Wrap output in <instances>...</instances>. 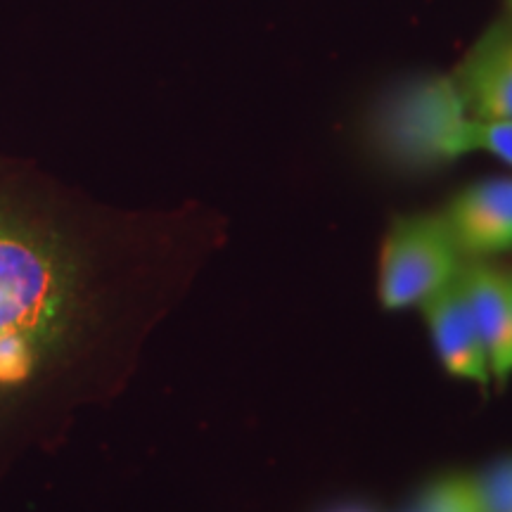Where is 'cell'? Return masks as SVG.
<instances>
[{"label":"cell","mask_w":512,"mask_h":512,"mask_svg":"<svg viewBox=\"0 0 512 512\" xmlns=\"http://www.w3.org/2000/svg\"><path fill=\"white\" fill-rule=\"evenodd\" d=\"M67 304V278L55 256L19 235L0 233V335L46 339Z\"/></svg>","instance_id":"cell-3"},{"label":"cell","mask_w":512,"mask_h":512,"mask_svg":"<svg viewBox=\"0 0 512 512\" xmlns=\"http://www.w3.org/2000/svg\"><path fill=\"white\" fill-rule=\"evenodd\" d=\"M444 223L460 259H484L512 249V178H486L458 192Z\"/></svg>","instance_id":"cell-4"},{"label":"cell","mask_w":512,"mask_h":512,"mask_svg":"<svg viewBox=\"0 0 512 512\" xmlns=\"http://www.w3.org/2000/svg\"><path fill=\"white\" fill-rule=\"evenodd\" d=\"M510 8H512V0H510Z\"/></svg>","instance_id":"cell-12"},{"label":"cell","mask_w":512,"mask_h":512,"mask_svg":"<svg viewBox=\"0 0 512 512\" xmlns=\"http://www.w3.org/2000/svg\"><path fill=\"white\" fill-rule=\"evenodd\" d=\"M508 283H510V299H512V273L508 275Z\"/></svg>","instance_id":"cell-11"},{"label":"cell","mask_w":512,"mask_h":512,"mask_svg":"<svg viewBox=\"0 0 512 512\" xmlns=\"http://www.w3.org/2000/svg\"><path fill=\"white\" fill-rule=\"evenodd\" d=\"M479 512H512V456L496 460L472 477Z\"/></svg>","instance_id":"cell-8"},{"label":"cell","mask_w":512,"mask_h":512,"mask_svg":"<svg viewBox=\"0 0 512 512\" xmlns=\"http://www.w3.org/2000/svg\"><path fill=\"white\" fill-rule=\"evenodd\" d=\"M460 254L444 216H408L387 233L380 256V302L401 311L422 306L460 275Z\"/></svg>","instance_id":"cell-1"},{"label":"cell","mask_w":512,"mask_h":512,"mask_svg":"<svg viewBox=\"0 0 512 512\" xmlns=\"http://www.w3.org/2000/svg\"><path fill=\"white\" fill-rule=\"evenodd\" d=\"M453 83L470 119L512 121V22H498L479 38Z\"/></svg>","instance_id":"cell-5"},{"label":"cell","mask_w":512,"mask_h":512,"mask_svg":"<svg viewBox=\"0 0 512 512\" xmlns=\"http://www.w3.org/2000/svg\"><path fill=\"white\" fill-rule=\"evenodd\" d=\"M422 309L430 323L434 349L448 373L482 384V387L489 384V361H486L484 344L479 339L460 275L432 299H427Z\"/></svg>","instance_id":"cell-6"},{"label":"cell","mask_w":512,"mask_h":512,"mask_svg":"<svg viewBox=\"0 0 512 512\" xmlns=\"http://www.w3.org/2000/svg\"><path fill=\"white\" fill-rule=\"evenodd\" d=\"M460 280L475 316L491 375L501 384L508 382L512 375V299L508 275L482 261H470L460 268Z\"/></svg>","instance_id":"cell-7"},{"label":"cell","mask_w":512,"mask_h":512,"mask_svg":"<svg viewBox=\"0 0 512 512\" xmlns=\"http://www.w3.org/2000/svg\"><path fill=\"white\" fill-rule=\"evenodd\" d=\"M467 152L484 150L503 159L505 164L512 166V121L508 119H470L467 121Z\"/></svg>","instance_id":"cell-10"},{"label":"cell","mask_w":512,"mask_h":512,"mask_svg":"<svg viewBox=\"0 0 512 512\" xmlns=\"http://www.w3.org/2000/svg\"><path fill=\"white\" fill-rule=\"evenodd\" d=\"M36 363V339L22 332L0 335V384L27 380Z\"/></svg>","instance_id":"cell-9"},{"label":"cell","mask_w":512,"mask_h":512,"mask_svg":"<svg viewBox=\"0 0 512 512\" xmlns=\"http://www.w3.org/2000/svg\"><path fill=\"white\" fill-rule=\"evenodd\" d=\"M467 117L453 79L422 81L394 100L382 124L387 150L408 164H439L467 155Z\"/></svg>","instance_id":"cell-2"}]
</instances>
